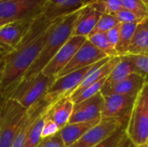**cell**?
<instances>
[{
	"label": "cell",
	"mask_w": 148,
	"mask_h": 147,
	"mask_svg": "<svg viewBox=\"0 0 148 147\" xmlns=\"http://www.w3.org/2000/svg\"><path fill=\"white\" fill-rule=\"evenodd\" d=\"M56 22V20H49L43 14L35 18L17 47L4 56L1 81L3 98L15 88L38 57Z\"/></svg>",
	"instance_id": "obj_1"
},
{
	"label": "cell",
	"mask_w": 148,
	"mask_h": 147,
	"mask_svg": "<svg viewBox=\"0 0 148 147\" xmlns=\"http://www.w3.org/2000/svg\"><path fill=\"white\" fill-rule=\"evenodd\" d=\"M82 10L83 8L62 18L56 20L49 33L47 40L38 57L33 62L31 67L27 70V72L24 74L19 82H26L32 81L40 73H42V69L51 61L55 55L59 51V49L73 36L75 24L82 12Z\"/></svg>",
	"instance_id": "obj_2"
},
{
	"label": "cell",
	"mask_w": 148,
	"mask_h": 147,
	"mask_svg": "<svg viewBox=\"0 0 148 147\" xmlns=\"http://www.w3.org/2000/svg\"><path fill=\"white\" fill-rule=\"evenodd\" d=\"M135 147H148V81L138 93L126 128Z\"/></svg>",
	"instance_id": "obj_3"
},
{
	"label": "cell",
	"mask_w": 148,
	"mask_h": 147,
	"mask_svg": "<svg viewBox=\"0 0 148 147\" xmlns=\"http://www.w3.org/2000/svg\"><path fill=\"white\" fill-rule=\"evenodd\" d=\"M27 109L13 99L0 104V147H11L25 120Z\"/></svg>",
	"instance_id": "obj_4"
},
{
	"label": "cell",
	"mask_w": 148,
	"mask_h": 147,
	"mask_svg": "<svg viewBox=\"0 0 148 147\" xmlns=\"http://www.w3.org/2000/svg\"><path fill=\"white\" fill-rule=\"evenodd\" d=\"M49 0H3L0 2V19L5 23L34 20L43 14Z\"/></svg>",
	"instance_id": "obj_5"
},
{
	"label": "cell",
	"mask_w": 148,
	"mask_h": 147,
	"mask_svg": "<svg viewBox=\"0 0 148 147\" xmlns=\"http://www.w3.org/2000/svg\"><path fill=\"white\" fill-rule=\"evenodd\" d=\"M55 80L56 77H49L40 73L32 81L17 83L3 99H13L25 109H29L45 95Z\"/></svg>",
	"instance_id": "obj_6"
},
{
	"label": "cell",
	"mask_w": 148,
	"mask_h": 147,
	"mask_svg": "<svg viewBox=\"0 0 148 147\" xmlns=\"http://www.w3.org/2000/svg\"><path fill=\"white\" fill-rule=\"evenodd\" d=\"M93 65L69 73L62 77H56L55 81L52 83L43 96L44 100L48 102L49 107L62 99L70 97L72 93L83 81Z\"/></svg>",
	"instance_id": "obj_7"
},
{
	"label": "cell",
	"mask_w": 148,
	"mask_h": 147,
	"mask_svg": "<svg viewBox=\"0 0 148 147\" xmlns=\"http://www.w3.org/2000/svg\"><path fill=\"white\" fill-rule=\"evenodd\" d=\"M129 116L115 119H101L79 140L69 147H95L113 134L121 126L127 125Z\"/></svg>",
	"instance_id": "obj_8"
},
{
	"label": "cell",
	"mask_w": 148,
	"mask_h": 147,
	"mask_svg": "<svg viewBox=\"0 0 148 147\" xmlns=\"http://www.w3.org/2000/svg\"><path fill=\"white\" fill-rule=\"evenodd\" d=\"M87 37L72 36L69 41L59 49L51 61L42 69V73L49 77H56L71 61L75 54L86 42Z\"/></svg>",
	"instance_id": "obj_9"
},
{
	"label": "cell",
	"mask_w": 148,
	"mask_h": 147,
	"mask_svg": "<svg viewBox=\"0 0 148 147\" xmlns=\"http://www.w3.org/2000/svg\"><path fill=\"white\" fill-rule=\"evenodd\" d=\"M108 57L105 53L93 45L88 39L75 54L71 61L59 73L56 77H62L69 73L89 67L96 62ZM111 58V57H110Z\"/></svg>",
	"instance_id": "obj_10"
},
{
	"label": "cell",
	"mask_w": 148,
	"mask_h": 147,
	"mask_svg": "<svg viewBox=\"0 0 148 147\" xmlns=\"http://www.w3.org/2000/svg\"><path fill=\"white\" fill-rule=\"evenodd\" d=\"M33 21L12 22L0 26V49L6 55L17 47L29 29Z\"/></svg>",
	"instance_id": "obj_11"
},
{
	"label": "cell",
	"mask_w": 148,
	"mask_h": 147,
	"mask_svg": "<svg viewBox=\"0 0 148 147\" xmlns=\"http://www.w3.org/2000/svg\"><path fill=\"white\" fill-rule=\"evenodd\" d=\"M137 94H111L104 97L101 119L123 118L130 115Z\"/></svg>",
	"instance_id": "obj_12"
},
{
	"label": "cell",
	"mask_w": 148,
	"mask_h": 147,
	"mask_svg": "<svg viewBox=\"0 0 148 147\" xmlns=\"http://www.w3.org/2000/svg\"><path fill=\"white\" fill-rule=\"evenodd\" d=\"M103 105L104 97L101 92L89 99L75 104L69 124L86 122L101 119Z\"/></svg>",
	"instance_id": "obj_13"
},
{
	"label": "cell",
	"mask_w": 148,
	"mask_h": 147,
	"mask_svg": "<svg viewBox=\"0 0 148 147\" xmlns=\"http://www.w3.org/2000/svg\"><path fill=\"white\" fill-rule=\"evenodd\" d=\"M148 81L147 75L137 72L112 85H104L101 93L103 96L111 94H138Z\"/></svg>",
	"instance_id": "obj_14"
},
{
	"label": "cell",
	"mask_w": 148,
	"mask_h": 147,
	"mask_svg": "<svg viewBox=\"0 0 148 147\" xmlns=\"http://www.w3.org/2000/svg\"><path fill=\"white\" fill-rule=\"evenodd\" d=\"M49 105L42 97L34 105H32L29 109H27L25 120L13 142L11 147H23L28 138V135L32 129L33 126L36 120L43 115L49 109Z\"/></svg>",
	"instance_id": "obj_15"
},
{
	"label": "cell",
	"mask_w": 148,
	"mask_h": 147,
	"mask_svg": "<svg viewBox=\"0 0 148 147\" xmlns=\"http://www.w3.org/2000/svg\"><path fill=\"white\" fill-rule=\"evenodd\" d=\"M95 0H64L56 5H46L43 15L50 21L62 18L89 4Z\"/></svg>",
	"instance_id": "obj_16"
},
{
	"label": "cell",
	"mask_w": 148,
	"mask_h": 147,
	"mask_svg": "<svg viewBox=\"0 0 148 147\" xmlns=\"http://www.w3.org/2000/svg\"><path fill=\"white\" fill-rule=\"evenodd\" d=\"M75 103L70 97L62 99L53 104L46 112V116L53 120L60 129L69 124Z\"/></svg>",
	"instance_id": "obj_17"
},
{
	"label": "cell",
	"mask_w": 148,
	"mask_h": 147,
	"mask_svg": "<svg viewBox=\"0 0 148 147\" xmlns=\"http://www.w3.org/2000/svg\"><path fill=\"white\" fill-rule=\"evenodd\" d=\"M101 15L102 14L100 11L95 10L90 4L84 7L75 24L73 36H80L88 38Z\"/></svg>",
	"instance_id": "obj_18"
},
{
	"label": "cell",
	"mask_w": 148,
	"mask_h": 147,
	"mask_svg": "<svg viewBox=\"0 0 148 147\" xmlns=\"http://www.w3.org/2000/svg\"><path fill=\"white\" fill-rule=\"evenodd\" d=\"M101 120V119L94 120L86 121V122L67 124L59 132L65 147H69L70 146H72L73 144H75L90 128H92L96 124H98Z\"/></svg>",
	"instance_id": "obj_19"
},
{
	"label": "cell",
	"mask_w": 148,
	"mask_h": 147,
	"mask_svg": "<svg viewBox=\"0 0 148 147\" xmlns=\"http://www.w3.org/2000/svg\"><path fill=\"white\" fill-rule=\"evenodd\" d=\"M127 55H148V16L138 23Z\"/></svg>",
	"instance_id": "obj_20"
},
{
	"label": "cell",
	"mask_w": 148,
	"mask_h": 147,
	"mask_svg": "<svg viewBox=\"0 0 148 147\" xmlns=\"http://www.w3.org/2000/svg\"><path fill=\"white\" fill-rule=\"evenodd\" d=\"M137 72H140V71L134 66V64L126 55H121L120 61L117 62L114 69L108 76L105 85L115 84L126 79L132 74Z\"/></svg>",
	"instance_id": "obj_21"
},
{
	"label": "cell",
	"mask_w": 148,
	"mask_h": 147,
	"mask_svg": "<svg viewBox=\"0 0 148 147\" xmlns=\"http://www.w3.org/2000/svg\"><path fill=\"white\" fill-rule=\"evenodd\" d=\"M137 25L138 23H121L120 38L115 47L119 56L127 55L128 48L132 42L134 32L136 30Z\"/></svg>",
	"instance_id": "obj_22"
},
{
	"label": "cell",
	"mask_w": 148,
	"mask_h": 147,
	"mask_svg": "<svg viewBox=\"0 0 148 147\" xmlns=\"http://www.w3.org/2000/svg\"><path fill=\"white\" fill-rule=\"evenodd\" d=\"M87 39L108 57L113 58L119 56L115 48L110 43L106 33H95L88 36Z\"/></svg>",
	"instance_id": "obj_23"
},
{
	"label": "cell",
	"mask_w": 148,
	"mask_h": 147,
	"mask_svg": "<svg viewBox=\"0 0 148 147\" xmlns=\"http://www.w3.org/2000/svg\"><path fill=\"white\" fill-rule=\"evenodd\" d=\"M45 113L42 115L33 126L23 147H38L42 140V130L45 120Z\"/></svg>",
	"instance_id": "obj_24"
},
{
	"label": "cell",
	"mask_w": 148,
	"mask_h": 147,
	"mask_svg": "<svg viewBox=\"0 0 148 147\" xmlns=\"http://www.w3.org/2000/svg\"><path fill=\"white\" fill-rule=\"evenodd\" d=\"M90 5L101 14L111 15H114L122 8L121 0H95Z\"/></svg>",
	"instance_id": "obj_25"
},
{
	"label": "cell",
	"mask_w": 148,
	"mask_h": 147,
	"mask_svg": "<svg viewBox=\"0 0 148 147\" xmlns=\"http://www.w3.org/2000/svg\"><path fill=\"white\" fill-rule=\"evenodd\" d=\"M107 79L108 77H105L103 78L102 80L95 82V84L88 87L87 88H85L83 91H82L80 94H78L77 95H75V97L71 98V100L74 101L75 104H77V103H80L87 99H89L91 97H93L94 95L97 94L98 93H100L101 91V89L103 88L106 81H107Z\"/></svg>",
	"instance_id": "obj_26"
},
{
	"label": "cell",
	"mask_w": 148,
	"mask_h": 147,
	"mask_svg": "<svg viewBox=\"0 0 148 147\" xmlns=\"http://www.w3.org/2000/svg\"><path fill=\"white\" fill-rule=\"evenodd\" d=\"M118 23H120V22L114 15L102 14L90 35L95 33H107L110 29H112Z\"/></svg>",
	"instance_id": "obj_27"
},
{
	"label": "cell",
	"mask_w": 148,
	"mask_h": 147,
	"mask_svg": "<svg viewBox=\"0 0 148 147\" xmlns=\"http://www.w3.org/2000/svg\"><path fill=\"white\" fill-rule=\"evenodd\" d=\"M121 2L122 8L133 11L141 18L148 16V5L142 0H121Z\"/></svg>",
	"instance_id": "obj_28"
},
{
	"label": "cell",
	"mask_w": 148,
	"mask_h": 147,
	"mask_svg": "<svg viewBox=\"0 0 148 147\" xmlns=\"http://www.w3.org/2000/svg\"><path fill=\"white\" fill-rule=\"evenodd\" d=\"M126 128L127 125L121 126L113 134H111L109 137H108L106 139H104L95 147H118L122 139L127 136Z\"/></svg>",
	"instance_id": "obj_29"
},
{
	"label": "cell",
	"mask_w": 148,
	"mask_h": 147,
	"mask_svg": "<svg viewBox=\"0 0 148 147\" xmlns=\"http://www.w3.org/2000/svg\"><path fill=\"white\" fill-rule=\"evenodd\" d=\"M114 16H116V18L119 20L120 23H139L140 22H141L144 18H141L140 16H139L138 15H136L135 13H134L133 11L127 10L125 8H121L120 10H118Z\"/></svg>",
	"instance_id": "obj_30"
},
{
	"label": "cell",
	"mask_w": 148,
	"mask_h": 147,
	"mask_svg": "<svg viewBox=\"0 0 148 147\" xmlns=\"http://www.w3.org/2000/svg\"><path fill=\"white\" fill-rule=\"evenodd\" d=\"M134 66L148 76V55H125Z\"/></svg>",
	"instance_id": "obj_31"
},
{
	"label": "cell",
	"mask_w": 148,
	"mask_h": 147,
	"mask_svg": "<svg viewBox=\"0 0 148 147\" xmlns=\"http://www.w3.org/2000/svg\"><path fill=\"white\" fill-rule=\"evenodd\" d=\"M60 130L61 129L59 128V126L53 120L49 119L45 113V120H44L43 127L42 130V139L49 138L57 134L60 132Z\"/></svg>",
	"instance_id": "obj_32"
},
{
	"label": "cell",
	"mask_w": 148,
	"mask_h": 147,
	"mask_svg": "<svg viewBox=\"0 0 148 147\" xmlns=\"http://www.w3.org/2000/svg\"><path fill=\"white\" fill-rule=\"evenodd\" d=\"M38 147H65L60 133L41 140Z\"/></svg>",
	"instance_id": "obj_33"
},
{
	"label": "cell",
	"mask_w": 148,
	"mask_h": 147,
	"mask_svg": "<svg viewBox=\"0 0 148 147\" xmlns=\"http://www.w3.org/2000/svg\"><path fill=\"white\" fill-rule=\"evenodd\" d=\"M121 23L116 24L114 27H113L112 29H110L107 33V36L110 42V43L115 48L117 43H118V41H119V38H120V32H121Z\"/></svg>",
	"instance_id": "obj_34"
},
{
	"label": "cell",
	"mask_w": 148,
	"mask_h": 147,
	"mask_svg": "<svg viewBox=\"0 0 148 147\" xmlns=\"http://www.w3.org/2000/svg\"><path fill=\"white\" fill-rule=\"evenodd\" d=\"M118 147H135L134 145L132 143V141L128 139L127 135L122 139V141L120 143V145L118 146Z\"/></svg>",
	"instance_id": "obj_35"
},
{
	"label": "cell",
	"mask_w": 148,
	"mask_h": 147,
	"mask_svg": "<svg viewBox=\"0 0 148 147\" xmlns=\"http://www.w3.org/2000/svg\"><path fill=\"white\" fill-rule=\"evenodd\" d=\"M1 81H2V71H0V102L3 100V91H2V85H1Z\"/></svg>",
	"instance_id": "obj_36"
},
{
	"label": "cell",
	"mask_w": 148,
	"mask_h": 147,
	"mask_svg": "<svg viewBox=\"0 0 148 147\" xmlns=\"http://www.w3.org/2000/svg\"><path fill=\"white\" fill-rule=\"evenodd\" d=\"M6 55L4 54V52L0 49V60H3V59H4V56H5Z\"/></svg>",
	"instance_id": "obj_37"
},
{
	"label": "cell",
	"mask_w": 148,
	"mask_h": 147,
	"mask_svg": "<svg viewBox=\"0 0 148 147\" xmlns=\"http://www.w3.org/2000/svg\"><path fill=\"white\" fill-rule=\"evenodd\" d=\"M3 24H5V23H4L2 19H0V26H2V25H3Z\"/></svg>",
	"instance_id": "obj_38"
},
{
	"label": "cell",
	"mask_w": 148,
	"mask_h": 147,
	"mask_svg": "<svg viewBox=\"0 0 148 147\" xmlns=\"http://www.w3.org/2000/svg\"><path fill=\"white\" fill-rule=\"evenodd\" d=\"M142 1H143L146 4H147L148 5V0H142Z\"/></svg>",
	"instance_id": "obj_39"
},
{
	"label": "cell",
	"mask_w": 148,
	"mask_h": 147,
	"mask_svg": "<svg viewBox=\"0 0 148 147\" xmlns=\"http://www.w3.org/2000/svg\"><path fill=\"white\" fill-rule=\"evenodd\" d=\"M1 1H3V0H0V2H1Z\"/></svg>",
	"instance_id": "obj_40"
},
{
	"label": "cell",
	"mask_w": 148,
	"mask_h": 147,
	"mask_svg": "<svg viewBox=\"0 0 148 147\" xmlns=\"http://www.w3.org/2000/svg\"><path fill=\"white\" fill-rule=\"evenodd\" d=\"M2 101H1V102H2ZM1 102H0V104H1Z\"/></svg>",
	"instance_id": "obj_41"
}]
</instances>
